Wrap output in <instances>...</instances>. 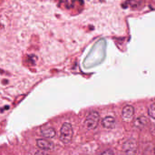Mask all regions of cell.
Wrapping results in <instances>:
<instances>
[{
    "label": "cell",
    "instance_id": "obj_1",
    "mask_svg": "<svg viewBox=\"0 0 155 155\" xmlns=\"http://www.w3.org/2000/svg\"><path fill=\"white\" fill-rule=\"evenodd\" d=\"M106 45L104 39L97 41L86 57L84 65L86 67H91L101 62L105 56Z\"/></svg>",
    "mask_w": 155,
    "mask_h": 155
},
{
    "label": "cell",
    "instance_id": "obj_2",
    "mask_svg": "<svg viewBox=\"0 0 155 155\" xmlns=\"http://www.w3.org/2000/svg\"><path fill=\"white\" fill-rule=\"evenodd\" d=\"M73 135V130L71 125L65 123L63 124L61 129L60 140L64 144L70 143Z\"/></svg>",
    "mask_w": 155,
    "mask_h": 155
},
{
    "label": "cell",
    "instance_id": "obj_3",
    "mask_svg": "<svg viewBox=\"0 0 155 155\" xmlns=\"http://www.w3.org/2000/svg\"><path fill=\"white\" fill-rule=\"evenodd\" d=\"M99 121V115L95 111H92L87 116L85 121V127L88 130H93L96 128Z\"/></svg>",
    "mask_w": 155,
    "mask_h": 155
},
{
    "label": "cell",
    "instance_id": "obj_4",
    "mask_svg": "<svg viewBox=\"0 0 155 155\" xmlns=\"http://www.w3.org/2000/svg\"><path fill=\"white\" fill-rule=\"evenodd\" d=\"M123 148L127 155H135L137 149L136 142L133 139L128 140L124 144Z\"/></svg>",
    "mask_w": 155,
    "mask_h": 155
},
{
    "label": "cell",
    "instance_id": "obj_5",
    "mask_svg": "<svg viewBox=\"0 0 155 155\" xmlns=\"http://www.w3.org/2000/svg\"><path fill=\"white\" fill-rule=\"evenodd\" d=\"M36 144L39 148L45 151H50L54 148L53 143L45 139H38L36 141Z\"/></svg>",
    "mask_w": 155,
    "mask_h": 155
},
{
    "label": "cell",
    "instance_id": "obj_6",
    "mask_svg": "<svg viewBox=\"0 0 155 155\" xmlns=\"http://www.w3.org/2000/svg\"><path fill=\"white\" fill-rule=\"evenodd\" d=\"M115 124V120L112 116H106L102 120V126L104 128L107 129H113L114 128Z\"/></svg>",
    "mask_w": 155,
    "mask_h": 155
},
{
    "label": "cell",
    "instance_id": "obj_7",
    "mask_svg": "<svg viewBox=\"0 0 155 155\" xmlns=\"http://www.w3.org/2000/svg\"><path fill=\"white\" fill-rule=\"evenodd\" d=\"M134 113V109L131 105H127L123 108L122 111V115L123 117L125 119L131 118Z\"/></svg>",
    "mask_w": 155,
    "mask_h": 155
},
{
    "label": "cell",
    "instance_id": "obj_8",
    "mask_svg": "<svg viewBox=\"0 0 155 155\" xmlns=\"http://www.w3.org/2000/svg\"><path fill=\"white\" fill-rule=\"evenodd\" d=\"M41 133L43 136L46 138H53L56 135L55 130L51 127H48L42 129Z\"/></svg>",
    "mask_w": 155,
    "mask_h": 155
},
{
    "label": "cell",
    "instance_id": "obj_9",
    "mask_svg": "<svg viewBox=\"0 0 155 155\" xmlns=\"http://www.w3.org/2000/svg\"><path fill=\"white\" fill-rule=\"evenodd\" d=\"M148 120L146 116H141L137 118L134 122V125L137 128H142L147 124Z\"/></svg>",
    "mask_w": 155,
    "mask_h": 155
},
{
    "label": "cell",
    "instance_id": "obj_10",
    "mask_svg": "<svg viewBox=\"0 0 155 155\" xmlns=\"http://www.w3.org/2000/svg\"><path fill=\"white\" fill-rule=\"evenodd\" d=\"M148 113L149 116L155 119V103L153 104L150 106L148 109Z\"/></svg>",
    "mask_w": 155,
    "mask_h": 155
},
{
    "label": "cell",
    "instance_id": "obj_11",
    "mask_svg": "<svg viewBox=\"0 0 155 155\" xmlns=\"http://www.w3.org/2000/svg\"><path fill=\"white\" fill-rule=\"evenodd\" d=\"M100 155H114V152L110 149L106 150L104 152L101 154Z\"/></svg>",
    "mask_w": 155,
    "mask_h": 155
},
{
    "label": "cell",
    "instance_id": "obj_12",
    "mask_svg": "<svg viewBox=\"0 0 155 155\" xmlns=\"http://www.w3.org/2000/svg\"><path fill=\"white\" fill-rule=\"evenodd\" d=\"M35 155H49L48 154L45 153V152H43V151H38L35 153Z\"/></svg>",
    "mask_w": 155,
    "mask_h": 155
},
{
    "label": "cell",
    "instance_id": "obj_13",
    "mask_svg": "<svg viewBox=\"0 0 155 155\" xmlns=\"http://www.w3.org/2000/svg\"><path fill=\"white\" fill-rule=\"evenodd\" d=\"M154 153H155V150H154Z\"/></svg>",
    "mask_w": 155,
    "mask_h": 155
}]
</instances>
